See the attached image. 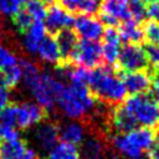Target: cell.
<instances>
[{
	"instance_id": "d6986e66",
	"label": "cell",
	"mask_w": 159,
	"mask_h": 159,
	"mask_svg": "<svg viewBox=\"0 0 159 159\" xmlns=\"http://www.w3.org/2000/svg\"><path fill=\"white\" fill-rule=\"evenodd\" d=\"M109 123L113 128V130L118 133H125L128 130H132L135 128L137 123L134 120V118L132 117V114L125 111V108L123 106H119L117 108H114L111 113V118H109Z\"/></svg>"
},
{
	"instance_id": "8d00e7d4",
	"label": "cell",
	"mask_w": 159,
	"mask_h": 159,
	"mask_svg": "<svg viewBox=\"0 0 159 159\" xmlns=\"http://www.w3.org/2000/svg\"><path fill=\"white\" fill-rule=\"evenodd\" d=\"M140 2H143V4H153V2H155V1H158V0H139Z\"/></svg>"
},
{
	"instance_id": "ac0fdd59",
	"label": "cell",
	"mask_w": 159,
	"mask_h": 159,
	"mask_svg": "<svg viewBox=\"0 0 159 159\" xmlns=\"http://www.w3.org/2000/svg\"><path fill=\"white\" fill-rule=\"evenodd\" d=\"M58 134L63 142L77 145L86 138V127L78 120L65 122L58 125Z\"/></svg>"
},
{
	"instance_id": "3957f363",
	"label": "cell",
	"mask_w": 159,
	"mask_h": 159,
	"mask_svg": "<svg viewBox=\"0 0 159 159\" xmlns=\"http://www.w3.org/2000/svg\"><path fill=\"white\" fill-rule=\"evenodd\" d=\"M155 140L157 134L153 129L135 127L125 133L114 134L112 137V145L125 159H140L145 153H149Z\"/></svg>"
},
{
	"instance_id": "f546056e",
	"label": "cell",
	"mask_w": 159,
	"mask_h": 159,
	"mask_svg": "<svg viewBox=\"0 0 159 159\" xmlns=\"http://www.w3.org/2000/svg\"><path fill=\"white\" fill-rule=\"evenodd\" d=\"M25 2H26V0H2L1 14L9 15V16L12 17L20 9H22Z\"/></svg>"
},
{
	"instance_id": "d590c367",
	"label": "cell",
	"mask_w": 159,
	"mask_h": 159,
	"mask_svg": "<svg viewBox=\"0 0 159 159\" xmlns=\"http://www.w3.org/2000/svg\"><path fill=\"white\" fill-rule=\"evenodd\" d=\"M22 159H40V157L36 154V152L34 149H27Z\"/></svg>"
},
{
	"instance_id": "d6a6232c",
	"label": "cell",
	"mask_w": 159,
	"mask_h": 159,
	"mask_svg": "<svg viewBox=\"0 0 159 159\" xmlns=\"http://www.w3.org/2000/svg\"><path fill=\"white\" fill-rule=\"evenodd\" d=\"M9 102H10V92H9V88L0 83V111H2L5 107L9 106Z\"/></svg>"
},
{
	"instance_id": "cb8c5ba5",
	"label": "cell",
	"mask_w": 159,
	"mask_h": 159,
	"mask_svg": "<svg viewBox=\"0 0 159 159\" xmlns=\"http://www.w3.org/2000/svg\"><path fill=\"white\" fill-rule=\"evenodd\" d=\"M27 150L26 143L21 139L2 142L0 144V158L1 159H22Z\"/></svg>"
},
{
	"instance_id": "d4e9b609",
	"label": "cell",
	"mask_w": 159,
	"mask_h": 159,
	"mask_svg": "<svg viewBox=\"0 0 159 159\" xmlns=\"http://www.w3.org/2000/svg\"><path fill=\"white\" fill-rule=\"evenodd\" d=\"M20 65V58L17 55L6 45L0 42V72L4 73Z\"/></svg>"
},
{
	"instance_id": "484cf974",
	"label": "cell",
	"mask_w": 159,
	"mask_h": 159,
	"mask_svg": "<svg viewBox=\"0 0 159 159\" xmlns=\"http://www.w3.org/2000/svg\"><path fill=\"white\" fill-rule=\"evenodd\" d=\"M26 12L31 16V19L34 21H42L45 20L46 12H47V7H46V2L42 0H26L25 5L22 6Z\"/></svg>"
},
{
	"instance_id": "e575fe53",
	"label": "cell",
	"mask_w": 159,
	"mask_h": 159,
	"mask_svg": "<svg viewBox=\"0 0 159 159\" xmlns=\"http://www.w3.org/2000/svg\"><path fill=\"white\" fill-rule=\"evenodd\" d=\"M147 17H149L152 21L159 22V1L149 5V7L147 9Z\"/></svg>"
},
{
	"instance_id": "6da1fadb",
	"label": "cell",
	"mask_w": 159,
	"mask_h": 159,
	"mask_svg": "<svg viewBox=\"0 0 159 159\" xmlns=\"http://www.w3.org/2000/svg\"><path fill=\"white\" fill-rule=\"evenodd\" d=\"M56 104L60 112L71 120H80L98 109V103L88 86L76 83L63 87Z\"/></svg>"
},
{
	"instance_id": "5b68a950",
	"label": "cell",
	"mask_w": 159,
	"mask_h": 159,
	"mask_svg": "<svg viewBox=\"0 0 159 159\" xmlns=\"http://www.w3.org/2000/svg\"><path fill=\"white\" fill-rule=\"evenodd\" d=\"M46 117L45 109L34 102L14 103L0 111V123L27 129L40 124Z\"/></svg>"
},
{
	"instance_id": "836d02e7",
	"label": "cell",
	"mask_w": 159,
	"mask_h": 159,
	"mask_svg": "<svg viewBox=\"0 0 159 159\" xmlns=\"http://www.w3.org/2000/svg\"><path fill=\"white\" fill-rule=\"evenodd\" d=\"M152 93H153V97L154 99L159 103V70L155 68L153 76H152Z\"/></svg>"
},
{
	"instance_id": "5bb4252c",
	"label": "cell",
	"mask_w": 159,
	"mask_h": 159,
	"mask_svg": "<svg viewBox=\"0 0 159 159\" xmlns=\"http://www.w3.org/2000/svg\"><path fill=\"white\" fill-rule=\"evenodd\" d=\"M34 137L39 147L48 152L57 143V139L60 137L58 125L51 120H42L40 124L36 125L34 130Z\"/></svg>"
},
{
	"instance_id": "74e56055",
	"label": "cell",
	"mask_w": 159,
	"mask_h": 159,
	"mask_svg": "<svg viewBox=\"0 0 159 159\" xmlns=\"http://www.w3.org/2000/svg\"><path fill=\"white\" fill-rule=\"evenodd\" d=\"M4 36V25H2V22H1V20H0V39Z\"/></svg>"
},
{
	"instance_id": "f35d334b",
	"label": "cell",
	"mask_w": 159,
	"mask_h": 159,
	"mask_svg": "<svg viewBox=\"0 0 159 159\" xmlns=\"http://www.w3.org/2000/svg\"><path fill=\"white\" fill-rule=\"evenodd\" d=\"M1 10H2V0H0V14H1Z\"/></svg>"
},
{
	"instance_id": "7a4b0ae2",
	"label": "cell",
	"mask_w": 159,
	"mask_h": 159,
	"mask_svg": "<svg viewBox=\"0 0 159 159\" xmlns=\"http://www.w3.org/2000/svg\"><path fill=\"white\" fill-rule=\"evenodd\" d=\"M87 86L99 101L117 106L125 99L127 89L119 78L108 67H97L88 71Z\"/></svg>"
},
{
	"instance_id": "ba28073f",
	"label": "cell",
	"mask_w": 159,
	"mask_h": 159,
	"mask_svg": "<svg viewBox=\"0 0 159 159\" xmlns=\"http://www.w3.org/2000/svg\"><path fill=\"white\" fill-rule=\"evenodd\" d=\"M130 0H101V17L102 22L111 27L117 26L130 19L129 12Z\"/></svg>"
},
{
	"instance_id": "ab89813d",
	"label": "cell",
	"mask_w": 159,
	"mask_h": 159,
	"mask_svg": "<svg viewBox=\"0 0 159 159\" xmlns=\"http://www.w3.org/2000/svg\"><path fill=\"white\" fill-rule=\"evenodd\" d=\"M42 1H45V2H51V1H53V0H42Z\"/></svg>"
},
{
	"instance_id": "9a60e30c",
	"label": "cell",
	"mask_w": 159,
	"mask_h": 159,
	"mask_svg": "<svg viewBox=\"0 0 159 159\" xmlns=\"http://www.w3.org/2000/svg\"><path fill=\"white\" fill-rule=\"evenodd\" d=\"M46 36V27L42 21H34L30 27L22 32V47L30 55H37L39 46Z\"/></svg>"
},
{
	"instance_id": "1f68e13d",
	"label": "cell",
	"mask_w": 159,
	"mask_h": 159,
	"mask_svg": "<svg viewBox=\"0 0 159 159\" xmlns=\"http://www.w3.org/2000/svg\"><path fill=\"white\" fill-rule=\"evenodd\" d=\"M148 62H150L157 70H159V45H152L148 43L144 47Z\"/></svg>"
},
{
	"instance_id": "f1b7e54d",
	"label": "cell",
	"mask_w": 159,
	"mask_h": 159,
	"mask_svg": "<svg viewBox=\"0 0 159 159\" xmlns=\"http://www.w3.org/2000/svg\"><path fill=\"white\" fill-rule=\"evenodd\" d=\"M144 31V39L149 41L152 45H159V22L155 21H148L143 29Z\"/></svg>"
},
{
	"instance_id": "8fae6325",
	"label": "cell",
	"mask_w": 159,
	"mask_h": 159,
	"mask_svg": "<svg viewBox=\"0 0 159 159\" xmlns=\"http://www.w3.org/2000/svg\"><path fill=\"white\" fill-rule=\"evenodd\" d=\"M73 24V17L60 5H52L47 9L45 16V27L50 34H58Z\"/></svg>"
},
{
	"instance_id": "2e32d148",
	"label": "cell",
	"mask_w": 159,
	"mask_h": 159,
	"mask_svg": "<svg viewBox=\"0 0 159 159\" xmlns=\"http://www.w3.org/2000/svg\"><path fill=\"white\" fill-rule=\"evenodd\" d=\"M81 158L83 159H103L107 153L106 139L101 134H89L83 139Z\"/></svg>"
},
{
	"instance_id": "ffe728a7",
	"label": "cell",
	"mask_w": 159,
	"mask_h": 159,
	"mask_svg": "<svg viewBox=\"0 0 159 159\" xmlns=\"http://www.w3.org/2000/svg\"><path fill=\"white\" fill-rule=\"evenodd\" d=\"M60 6L68 12H80L81 15H93L99 10L101 0H57Z\"/></svg>"
},
{
	"instance_id": "8992f818",
	"label": "cell",
	"mask_w": 159,
	"mask_h": 159,
	"mask_svg": "<svg viewBox=\"0 0 159 159\" xmlns=\"http://www.w3.org/2000/svg\"><path fill=\"white\" fill-rule=\"evenodd\" d=\"M135 123L149 129L159 128V103L147 94H133L122 104Z\"/></svg>"
},
{
	"instance_id": "83f0119b",
	"label": "cell",
	"mask_w": 159,
	"mask_h": 159,
	"mask_svg": "<svg viewBox=\"0 0 159 159\" xmlns=\"http://www.w3.org/2000/svg\"><path fill=\"white\" fill-rule=\"evenodd\" d=\"M129 12H130V19L142 22L147 17V6L145 4L140 2L139 0H130L129 4Z\"/></svg>"
},
{
	"instance_id": "52a82bcc",
	"label": "cell",
	"mask_w": 159,
	"mask_h": 159,
	"mask_svg": "<svg viewBox=\"0 0 159 159\" xmlns=\"http://www.w3.org/2000/svg\"><path fill=\"white\" fill-rule=\"evenodd\" d=\"M73 62L83 68H94L101 63L102 60V47L98 41L81 40L70 57Z\"/></svg>"
},
{
	"instance_id": "7c38bea8",
	"label": "cell",
	"mask_w": 159,
	"mask_h": 159,
	"mask_svg": "<svg viewBox=\"0 0 159 159\" xmlns=\"http://www.w3.org/2000/svg\"><path fill=\"white\" fill-rule=\"evenodd\" d=\"M103 45H101L102 47V58L104 60V62L108 66H112L114 63H117L118 57H119V52H120V36L119 32L116 27H111L108 26L104 30L103 34Z\"/></svg>"
},
{
	"instance_id": "4dcf8cb0",
	"label": "cell",
	"mask_w": 159,
	"mask_h": 159,
	"mask_svg": "<svg viewBox=\"0 0 159 159\" xmlns=\"http://www.w3.org/2000/svg\"><path fill=\"white\" fill-rule=\"evenodd\" d=\"M16 139H20L19 130L12 125L0 123V140L10 142V140H16Z\"/></svg>"
},
{
	"instance_id": "4316f807",
	"label": "cell",
	"mask_w": 159,
	"mask_h": 159,
	"mask_svg": "<svg viewBox=\"0 0 159 159\" xmlns=\"http://www.w3.org/2000/svg\"><path fill=\"white\" fill-rule=\"evenodd\" d=\"M12 22H14L16 30L22 34V32H25V31L30 27V25L34 22V20H32L31 16L26 12V10L22 7V9H20V10L12 16Z\"/></svg>"
},
{
	"instance_id": "4fadbf2b",
	"label": "cell",
	"mask_w": 159,
	"mask_h": 159,
	"mask_svg": "<svg viewBox=\"0 0 159 159\" xmlns=\"http://www.w3.org/2000/svg\"><path fill=\"white\" fill-rule=\"evenodd\" d=\"M122 82L127 89V93L144 94L152 86V77L144 70L132 71L122 73Z\"/></svg>"
},
{
	"instance_id": "603a6c76",
	"label": "cell",
	"mask_w": 159,
	"mask_h": 159,
	"mask_svg": "<svg viewBox=\"0 0 159 159\" xmlns=\"http://www.w3.org/2000/svg\"><path fill=\"white\" fill-rule=\"evenodd\" d=\"M47 159H81V153L77 145L61 140L48 150Z\"/></svg>"
},
{
	"instance_id": "7402d4cb",
	"label": "cell",
	"mask_w": 159,
	"mask_h": 159,
	"mask_svg": "<svg viewBox=\"0 0 159 159\" xmlns=\"http://www.w3.org/2000/svg\"><path fill=\"white\" fill-rule=\"evenodd\" d=\"M56 41H57L61 56L65 60H67L72 56V53L75 52V50L80 42L76 32L70 30V29H66V30L58 32L56 36Z\"/></svg>"
},
{
	"instance_id": "30bf717a",
	"label": "cell",
	"mask_w": 159,
	"mask_h": 159,
	"mask_svg": "<svg viewBox=\"0 0 159 159\" xmlns=\"http://www.w3.org/2000/svg\"><path fill=\"white\" fill-rule=\"evenodd\" d=\"M73 31L82 40L98 41L104 34V26L101 20L91 15H78L73 19Z\"/></svg>"
},
{
	"instance_id": "277c9868",
	"label": "cell",
	"mask_w": 159,
	"mask_h": 159,
	"mask_svg": "<svg viewBox=\"0 0 159 159\" xmlns=\"http://www.w3.org/2000/svg\"><path fill=\"white\" fill-rule=\"evenodd\" d=\"M36 103L43 109H52L63 89V84L57 75L51 72H40L35 78L24 83Z\"/></svg>"
},
{
	"instance_id": "9c48e42d",
	"label": "cell",
	"mask_w": 159,
	"mask_h": 159,
	"mask_svg": "<svg viewBox=\"0 0 159 159\" xmlns=\"http://www.w3.org/2000/svg\"><path fill=\"white\" fill-rule=\"evenodd\" d=\"M124 72L142 71L148 66V58L143 47L138 45L127 43L120 48L117 61Z\"/></svg>"
},
{
	"instance_id": "44dd1931",
	"label": "cell",
	"mask_w": 159,
	"mask_h": 159,
	"mask_svg": "<svg viewBox=\"0 0 159 159\" xmlns=\"http://www.w3.org/2000/svg\"><path fill=\"white\" fill-rule=\"evenodd\" d=\"M118 32H119L120 40L125 41L127 43L138 45L144 40L143 27L139 25V22H137V21H134L132 19L122 22Z\"/></svg>"
},
{
	"instance_id": "e0dca14e",
	"label": "cell",
	"mask_w": 159,
	"mask_h": 159,
	"mask_svg": "<svg viewBox=\"0 0 159 159\" xmlns=\"http://www.w3.org/2000/svg\"><path fill=\"white\" fill-rule=\"evenodd\" d=\"M37 56L45 63H48V65H52V66H58L60 65V62L62 60V56H61L57 41L53 36L46 35L43 37V40L41 41L40 46H39Z\"/></svg>"
}]
</instances>
